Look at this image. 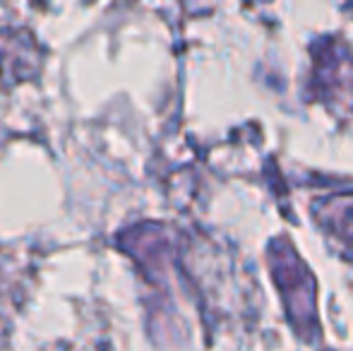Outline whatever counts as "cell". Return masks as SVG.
Returning <instances> with one entry per match:
<instances>
[{"label": "cell", "mask_w": 353, "mask_h": 351, "mask_svg": "<svg viewBox=\"0 0 353 351\" xmlns=\"http://www.w3.org/2000/svg\"><path fill=\"white\" fill-rule=\"evenodd\" d=\"M272 260L276 263V279H279L283 296H286L291 303H288V310L291 315L296 313V323L301 330H310V318H312V284L307 272L303 270L301 263L291 255H279L276 258L272 255Z\"/></svg>", "instance_id": "obj_1"}, {"label": "cell", "mask_w": 353, "mask_h": 351, "mask_svg": "<svg viewBox=\"0 0 353 351\" xmlns=\"http://www.w3.org/2000/svg\"><path fill=\"white\" fill-rule=\"evenodd\" d=\"M317 214L320 221L330 231H334L339 239L349 241L353 245V197L351 200H334L327 202V205L317 207Z\"/></svg>", "instance_id": "obj_2"}]
</instances>
